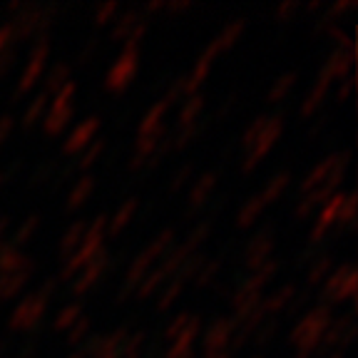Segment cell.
<instances>
[{
    "label": "cell",
    "mask_w": 358,
    "mask_h": 358,
    "mask_svg": "<svg viewBox=\"0 0 358 358\" xmlns=\"http://www.w3.org/2000/svg\"><path fill=\"white\" fill-rule=\"evenodd\" d=\"M0 351H3V341H0Z\"/></svg>",
    "instance_id": "obj_63"
},
{
    "label": "cell",
    "mask_w": 358,
    "mask_h": 358,
    "mask_svg": "<svg viewBox=\"0 0 358 358\" xmlns=\"http://www.w3.org/2000/svg\"><path fill=\"white\" fill-rule=\"evenodd\" d=\"M192 174H194V164H192V162L182 164V167H179V172H174L172 182H169V192H179V189H182Z\"/></svg>",
    "instance_id": "obj_44"
},
{
    "label": "cell",
    "mask_w": 358,
    "mask_h": 358,
    "mask_svg": "<svg viewBox=\"0 0 358 358\" xmlns=\"http://www.w3.org/2000/svg\"><path fill=\"white\" fill-rule=\"evenodd\" d=\"M236 326L231 324V319H217L209 331L204 334V358H217L219 353H227L229 348V341H231V334H234Z\"/></svg>",
    "instance_id": "obj_8"
},
{
    "label": "cell",
    "mask_w": 358,
    "mask_h": 358,
    "mask_svg": "<svg viewBox=\"0 0 358 358\" xmlns=\"http://www.w3.org/2000/svg\"><path fill=\"white\" fill-rule=\"evenodd\" d=\"M182 289H185V284H179L177 279H172V284H169L167 289H164L162 294H159V301H157V311H167V308L172 306V303L179 299Z\"/></svg>",
    "instance_id": "obj_39"
},
{
    "label": "cell",
    "mask_w": 358,
    "mask_h": 358,
    "mask_svg": "<svg viewBox=\"0 0 358 358\" xmlns=\"http://www.w3.org/2000/svg\"><path fill=\"white\" fill-rule=\"evenodd\" d=\"M48 102H50V97L45 95V92H40V95L30 102L25 115H22V129H33L35 124H38V120L43 117L45 110H48Z\"/></svg>",
    "instance_id": "obj_29"
},
{
    "label": "cell",
    "mask_w": 358,
    "mask_h": 358,
    "mask_svg": "<svg viewBox=\"0 0 358 358\" xmlns=\"http://www.w3.org/2000/svg\"><path fill=\"white\" fill-rule=\"evenodd\" d=\"M214 187H217V172H207L194 187H192V192H189V214H194L196 209H201L204 204H207V199H209V194L214 192Z\"/></svg>",
    "instance_id": "obj_18"
},
{
    "label": "cell",
    "mask_w": 358,
    "mask_h": 358,
    "mask_svg": "<svg viewBox=\"0 0 358 358\" xmlns=\"http://www.w3.org/2000/svg\"><path fill=\"white\" fill-rule=\"evenodd\" d=\"M90 334V319L87 316H80L78 324L70 329V334H67V346H80V343H85V338H87Z\"/></svg>",
    "instance_id": "obj_40"
},
{
    "label": "cell",
    "mask_w": 358,
    "mask_h": 358,
    "mask_svg": "<svg viewBox=\"0 0 358 358\" xmlns=\"http://www.w3.org/2000/svg\"><path fill=\"white\" fill-rule=\"evenodd\" d=\"M164 281H167V276H164L162 271H159V268H152L150 274H147L145 279H142V284L137 286V299H140V301L150 299L152 294H155V291L164 284Z\"/></svg>",
    "instance_id": "obj_31"
},
{
    "label": "cell",
    "mask_w": 358,
    "mask_h": 358,
    "mask_svg": "<svg viewBox=\"0 0 358 358\" xmlns=\"http://www.w3.org/2000/svg\"><path fill=\"white\" fill-rule=\"evenodd\" d=\"M222 271V259H212V262H207L204 266L199 268V274L194 276V286L196 289H204V286H209L214 281V276Z\"/></svg>",
    "instance_id": "obj_35"
},
{
    "label": "cell",
    "mask_w": 358,
    "mask_h": 358,
    "mask_svg": "<svg viewBox=\"0 0 358 358\" xmlns=\"http://www.w3.org/2000/svg\"><path fill=\"white\" fill-rule=\"evenodd\" d=\"M351 8H353V0H341V3H334V6H331L329 15L336 17V15H341V13L351 10Z\"/></svg>",
    "instance_id": "obj_53"
},
{
    "label": "cell",
    "mask_w": 358,
    "mask_h": 358,
    "mask_svg": "<svg viewBox=\"0 0 358 358\" xmlns=\"http://www.w3.org/2000/svg\"><path fill=\"white\" fill-rule=\"evenodd\" d=\"M13 129H15V117H13V115H3V117H0V145L10 137Z\"/></svg>",
    "instance_id": "obj_47"
},
{
    "label": "cell",
    "mask_w": 358,
    "mask_h": 358,
    "mask_svg": "<svg viewBox=\"0 0 358 358\" xmlns=\"http://www.w3.org/2000/svg\"><path fill=\"white\" fill-rule=\"evenodd\" d=\"M294 13H299V3H294V0H289V3H281V6L276 8V20L289 22Z\"/></svg>",
    "instance_id": "obj_46"
},
{
    "label": "cell",
    "mask_w": 358,
    "mask_h": 358,
    "mask_svg": "<svg viewBox=\"0 0 358 358\" xmlns=\"http://www.w3.org/2000/svg\"><path fill=\"white\" fill-rule=\"evenodd\" d=\"M75 117V107H62V110H50L43 120L45 134H60Z\"/></svg>",
    "instance_id": "obj_22"
},
{
    "label": "cell",
    "mask_w": 358,
    "mask_h": 358,
    "mask_svg": "<svg viewBox=\"0 0 358 358\" xmlns=\"http://www.w3.org/2000/svg\"><path fill=\"white\" fill-rule=\"evenodd\" d=\"M329 87H331V80L326 78L324 73H319V78H316V85H313L311 92L306 95V100H303L301 107H299V115H301L303 120H308L313 115V112H316L321 105H324L326 95H329Z\"/></svg>",
    "instance_id": "obj_13"
},
{
    "label": "cell",
    "mask_w": 358,
    "mask_h": 358,
    "mask_svg": "<svg viewBox=\"0 0 358 358\" xmlns=\"http://www.w3.org/2000/svg\"><path fill=\"white\" fill-rule=\"evenodd\" d=\"M6 182H8V177H6V172H0V187H3V185H6Z\"/></svg>",
    "instance_id": "obj_59"
},
{
    "label": "cell",
    "mask_w": 358,
    "mask_h": 358,
    "mask_svg": "<svg viewBox=\"0 0 358 358\" xmlns=\"http://www.w3.org/2000/svg\"><path fill=\"white\" fill-rule=\"evenodd\" d=\"M110 268H112V259H110V254L102 249V252L78 274V279H75V284H73V294L75 296H85V294H87V291L92 289Z\"/></svg>",
    "instance_id": "obj_7"
},
{
    "label": "cell",
    "mask_w": 358,
    "mask_h": 358,
    "mask_svg": "<svg viewBox=\"0 0 358 358\" xmlns=\"http://www.w3.org/2000/svg\"><path fill=\"white\" fill-rule=\"evenodd\" d=\"M204 100H207V97L201 95V92H194L192 97H187L185 105H182V110H179L177 129L192 127V124L199 122V115H201V110H204Z\"/></svg>",
    "instance_id": "obj_20"
},
{
    "label": "cell",
    "mask_w": 358,
    "mask_h": 358,
    "mask_svg": "<svg viewBox=\"0 0 358 358\" xmlns=\"http://www.w3.org/2000/svg\"><path fill=\"white\" fill-rule=\"evenodd\" d=\"M329 120H331V112H324V115H321V117L311 124V129L306 132V140H313V137H316V134H319L321 129L326 127V122H329Z\"/></svg>",
    "instance_id": "obj_49"
},
{
    "label": "cell",
    "mask_w": 358,
    "mask_h": 358,
    "mask_svg": "<svg viewBox=\"0 0 358 358\" xmlns=\"http://www.w3.org/2000/svg\"><path fill=\"white\" fill-rule=\"evenodd\" d=\"M279 326H281L279 319L264 321V324L257 329V334L252 336V338H254V346H266V343L271 341V338H274L276 334H279Z\"/></svg>",
    "instance_id": "obj_38"
},
{
    "label": "cell",
    "mask_w": 358,
    "mask_h": 358,
    "mask_svg": "<svg viewBox=\"0 0 358 358\" xmlns=\"http://www.w3.org/2000/svg\"><path fill=\"white\" fill-rule=\"evenodd\" d=\"M351 65H353V48L346 50V48H336L329 57H326L324 67H321V73L334 83V80H346L348 73H351Z\"/></svg>",
    "instance_id": "obj_11"
},
{
    "label": "cell",
    "mask_w": 358,
    "mask_h": 358,
    "mask_svg": "<svg viewBox=\"0 0 358 358\" xmlns=\"http://www.w3.org/2000/svg\"><path fill=\"white\" fill-rule=\"evenodd\" d=\"M55 169H57V164H55V162H45V164H40V167L33 172V177H30L28 189H38V187H40V185H45L48 179H52Z\"/></svg>",
    "instance_id": "obj_41"
},
{
    "label": "cell",
    "mask_w": 358,
    "mask_h": 358,
    "mask_svg": "<svg viewBox=\"0 0 358 358\" xmlns=\"http://www.w3.org/2000/svg\"><path fill=\"white\" fill-rule=\"evenodd\" d=\"M48 55H50V45H33V52H30V60L22 70L20 80L15 85V92H13V100L10 102H17L25 92L38 85V80L43 78V70H45V62H48Z\"/></svg>",
    "instance_id": "obj_6"
},
{
    "label": "cell",
    "mask_w": 358,
    "mask_h": 358,
    "mask_svg": "<svg viewBox=\"0 0 358 358\" xmlns=\"http://www.w3.org/2000/svg\"><path fill=\"white\" fill-rule=\"evenodd\" d=\"M145 13H162L164 10V0H157V3H147L145 8H142Z\"/></svg>",
    "instance_id": "obj_56"
},
{
    "label": "cell",
    "mask_w": 358,
    "mask_h": 358,
    "mask_svg": "<svg viewBox=\"0 0 358 358\" xmlns=\"http://www.w3.org/2000/svg\"><path fill=\"white\" fill-rule=\"evenodd\" d=\"M271 252H274V231H271V227H264V229L249 241V246H246V252H244L246 268H249V271H257L259 266H264V264L271 259Z\"/></svg>",
    "instance_id": "obj_9"
},
{
    "label": "cell",
    "mask_w": 358,
    "mask_h": 358,
    "mask_svg": "<svg viewBox=\"0 0 358 358\" xmlns=\"http://www.w3.org/2000/svg\"><path fill=\"white\" fill-rule=\"evenodd\" d=\"M189 319H192V313H179V316H174L172 324H169L167 329H164V338H167V341L172 343L174 338H177V336L187 329V324H189Z\"/></svg>",
    "instance_id": "obj_43"
},
{
    "label": "cell",
    "mask_w": 358,
    "mask_h": 358,
    "mask_svg": "<svg viewBox=\"0 0 358 358\" xmlns=\"http://www.w3.org/2000/svg\"><path fill=\"white\" fill-rule=\"evenodd\" d=\"M164 10H167V13H185V10H189V3H187V0H174V3H164Z\"/></svg>",
    "instance_id": "obj_54"
},
{
    "label": "cell",
    "mask_w": 358,
    "mask_h": 358,
    "mask_svg": "<svg viewBox=\"0 0 358 358\" xmlns=\"http://www.w3.org/2000/svg\"><path fill=\"white\" fill-rule=\"evenodd\" d=\"M8 48H13V43H10V25H3L0 28V52H6ZM17 50V48H15Z\"/></svg>",
    "instance_id": "obj_52"
},
{
    "label": "cell",
    "mask_w": 358,
    "mask_h": 358,
    "mask_svg": "<svg viewBox=\"0 0 358 358\" xmlns=\"http://www.w3.org/2000/svg\"><path fill=\"white\" fill-rule=\"evenodd\" d=\"M13 62H15V48H8L6 52H0V78L8 75V70L13 67Z\"/></svg>",
    "instance_id": "obj_48"
},
{
    "label": "cell",
    "mask_w": 358,
    "mask_h": 358,
    "mask_svg": "<svg viewBox=\"0 0 358 358\" xmlns=\"http://www.w3.org/2000/svg\"><path fill=\"white\" fill-rule=\"evenodd\" d=\"M137 207H140V201H137V196H132V199H127L122 204V207L115 212V217L107 222V231H110V236H117L120 231L124 229L129 224V219L134 217V212H137Z\"/></svg>",
    "instance_id": "obj_21"
},
{
    "label": "cell",
    "mask_w": 358,
    "mask_h": 358,
    "mask_svg": "<svg viewBox=\"0 0 358 358\" xmlns=\"http://www.w3.org/2000/svg\"><path fill=\"white\" fill-rule=\"evenodd\" d=\"M137 70H140V55H137V48H122V55L115 60V65L110 67L107 73V90L112 92H122L134 78H137Z\"/></svg>",
    "instance_id": "obj_5"
},
{
    "label": "cell",
    "mask_w": 358,
    "mask_h": 358,
    "mask_svg": "<svg viewBox=\"0 0 358 358\" xmlns=\"http://www.w3.org/2000/svg\"><path fill=\"white\" fill-rule=\"evenodd\" d=\"M33 264V259L25 257L20 249L10 244H3L0 249V274H15V271H22V268H28Z\"/></svg>",
    "instance_id": "obj_17"
},
{
    "label": "cell",
    "mask_w": 358,
    "mask_h": 358,
    "mask_svg": "<svg viewBox=\"0 0 358 358\" xmlns=\"http://www.w3.org/2000/svg\"><path fill=\"white\" fill-rule=\"evenodd\" d=\"M209 262V257L207 254H201V252H196V254H192L189 259H187L182 266H179V271L174 274V279L179 281V284H187L189 279H194L196 274H199V268L204 266V264Z\"/></svg>",
    "instance_id": "obj_27"
},
{
    "label": "cell",
    "mask_w": 358,
    "mask_h": 358,
    "mask_svg": "<svg viewBox=\"0 0 358 358\" xmlns=\"http://www.w3.org/2000/svg\"><path fill=\"white\" fill-rule=\"evenodd\" d=\"M102 338H105V336H102ZM92 358H120V351H115V348H105L100 343V351H97Z\"/></svg>",
    "instance_id": "obj_55"
},
{
    "label": "cell",
    "mask_w": 358,
    "mask_h": 358,
    "mask_svg": "<svg viewBox=\"0 0 358 358\" xmlns=\"http://www.w3.org/2000/svg\"><path fill=\"white\" fill-rule=\"evenodd\" d=\"M70 358H83V356H80V353H75V356H70Z\"/></svg>",
    "instance_id": "obj_62"
},
{
    "label": "cell",
    "mask_w": 358,
    "mask_h": 358,
    "mask_svg": "<svg viewBox=\"0 0 358 358\" xmlns=\"http://www.w3.org/2000/svg\"><path fill=\"white\" fill-rule=\"evenodd\" d=\"M331 319H334L331 306L319 303V306L311 308V311H308L306 316H303V319L291 329L289 343L299 348L296 358H311L313 356V351H316V346H319V341H321V336H324V331L329 329Z\"/></svg>",
    "instance_id": "obj_1"
},
{
    "label": "cell",
    "mask_w": 358,
    "mask_h": 358,
    "mask_svg": "<svg viewBox=\"0 0 358 358\" xmlns=\"http://www.w3.org/2000/svg\"><path fill=\"white\" fill-rule=\"evenodd\" d=\"M142 20H147V17H142L140 8H129V10H124L122 15L117 17V22H115V28H112V33H110V40L112 43H124Z\"/></svg>",
    "instance_id": "obj_16"
},
{
    "label": "cell",
    "mask_w": 358,
    "mask_h": 358,
    "mask_svg": "<svg viewBox=\"0 0 358 358\" xmlns=\"http://www.w3.org/2000/svg\"><path fill=\"white\" fill-rule=\"evenodd\" d=\"M329 271H331V254H316V259H313L311 268H308V274H306L308 289H313V286H319L321 281H326Z\"/></svg>",
    "instance_id": "obj_26"
},
{
    "label": "cell",
    "mask_w": 358,
    "mask_h": 358,
    "mask_svg": "<svg viewBox=\"0 0 358 358\" xmlns=\"http://www.w3.org/2000/svg\"><path fill=\"white\" fill-rule=\"evenodd\" d=\"M92 189H95V179L90 177V174L80 177V179H78V185L73 187V192L67 194V209H78V207H83L85 201H87V196L92 194Z\"/></svg>",
    "instance_id": "obj_25"
},
{
    "label": "cell",
    "mask_w": 358,
    "mask_h": 358,
    "mask_svg": "<svg viewBox=\"0 0 358 358\" xmlns=\"http://www.w3.org/2000/svg\"><path fill=\"white\" fill-rule=\"evenodd\" d=\"M289 179H291L289 172H279L276 177H271V182H268L266 189H264V194H262L264 207H266V204H271V201H276L281 194H284L286 187H289Z\"/></svg>",
    "instance_id": "obj_30"
},
{
    "label": "cell",
    "mask_w": 358,
    "mask_h": 358,
    "mask_svg": "<svg viewBox=\"0 0 358 358\" xmlns=\"http://www.w3.org/2000/svg\"><path fill=\"white\" fill-rule=\"evenodd\" d=\"M341 90H338V92H336V100L338 102H346L348 100V95H351V90H353V80H351V75H348L346 80H341Z\"/></svg>",
    "instance_id": "obj_51"
},
{
    "label": "cell",
    "mask_w": 358,
    "mask_h": 358,
    "mask_svg": "<svg viewBox=\"0 0 358 358\" xmlns=\"http://www.w3.org/2000/svg\"><path fill=\"white\" fill-rule=\"evenodd\" d=\"M356 291H358L356 268H353V264H341L338 271L324 281V289H321L319 299H324L326 306H331V303H341V301L356 299Z\"/></svg>",
    "instance_id": "obj_2"
},
{
    "label": "cell",
    "mask_w": 358,
    "mask_h": 358,
    "mask_svg": "<svg viewBox=\"0 0 358 358\" xmlns=\"http://www.w3.org/2000/svg\"><path fill=\"white\" fill-rule=\"evenodd\" d=\"M80 316H83V303H78V301L67 303V306L55 316V324H52V326H55L57 331H60V329H73V326L78 324Z\"/></svg>",
    "instance_id": "obj_32"
},
{
    "label": "cell",
    "mask_w": 358,
    "mask_h": 358,
    "mask_svg": "<svg viewBox=\"0 0 358 358\" xmlns=\"http://www.w3.org/2000/svg\"><path fill=\"white\" fill-rule=\"evenodd\" d=\"M294 85H296V73H286V75H281V78L274 83V87H271V92H268V102H279V100H284V97L291 92V87H294Z\"/></svg>",
    "instance_id": "obj_34"
},
{
    "label": "cell",
    "mask_w": 358,
    "mask_h": 358,
    "mask_svg": "<svg viewBox=\"0 0 358 358\" xmlns=\"http://www.w3.org/2000/svg\"><path fill=\"white\" fill-rule=\"evenodd\" d=\"M50 299L43 296V294H30L25 296L15 308H13L10 319H8V329L13 331H35L40 326L45 316V308H48Z\"/></svg>",
    "instance_id": "obj_3"
},
{
    "label": "cell",
    "mask_w": 358,
    "mask_h": 358,
    "mask_svg": "<svg viewBox=\"0 0 358 358\" xmlns=\"http://www.w3.org/2000/svg\"><path fill=\"white\" fill-rule=\"evenodd\" d=\"M281 132H284V115H274V117H268L266 127H264V132L257 137V142L252 145V150L246 152L244 157V172H252L254 167H257L259 162H262L264 157L271 152V147L279 142Z\"/></svg>",
    "instance_id": "obj_4"
},
{
    "label": "cell",
    "mask_w": 358,
    "mask_h": 358,
    "mask_svg": "<svg viewBox=\"0 0 358 358\" xmlns=\"http://www.w3.org/2000/svg\"><path fill=\"white\" fill-rule=\"evenodd\" d=\"M95 50H97V38H90L87 45H85V50L78 55V65H85V62H87L90 57L95 55Z\"/></svg>",
    "instance_id": "obj_50"
},
{
    "label": "cell",
    "mask_w": 358,
    "mask_h": 358,
    "mask_svg": "<svg viewBox=\"0 0 358 358\" xmlns=\"http://www.w3.org/2000/svg\"><path fill=\"white\" fill-rule=\"evenodd\" d=\"M120 10V6L117 3H105L102 8H97V13H95V25H107V22L112 20V15Z\"/></svg>",
    "instance_id": "obj_45"
},
{
    "label": "cell",
    "mask_w": 358,
    "mask_h": 358,
    "mask_svg": "<svg viewBox=\"0 0 358 358\" xmlns=\"http://www.w3.org/2000/svg\"><path fill=\"white\" fill-rule=\"evenodd\" d=\"M22 358H28V356H22Z\"/></svg>",
    "instance_id": "obj_64"
},
{
    "label": "cell",
    "mask_w": 358,
    "mask_h": 358,
    "mask_svg": "<svg viewBox=\"0 0 358 358\" xmlns=\"http://www.w3.org/2000/svg\"><path fill=\"white\" fill-rule=\"evenodd\" d=\"M294 294H296V286H281L279 291H274L271 296H264L262 299V311L266 313V319L268 316H276L279 311H284L286 306H289V301L294 299Z\"/></svg>",
    "instance_id": "obj_19"
},
{
    "label": "cell",
    "mask_w": 358,
    "mask_h": 358,
    "mask_svg": "<svg viewBox=\"0 0 358 358\" xmlns=\"http://www.w3.org/2000/svg\"><path fill=\"white\" fill-rule=\"evenodd\" d=\"M329 358H343V351H336V353H331Z\"/></svg>",
    "instance_id": "obj_60"
},
{
    "label": "cell",
    "mask_w": 358,
    "mask_h": 358,
    "mask_svg": "<svg viewBox=\"0 0 358 358\" xmlns=\"http://www.w3.org/2000/svg\"><path fill=\"white\" fill-rule=\"evenodd\" d=\"M75 90H78V85L70 80V83L65 85V87L60 90V92H55V100H52L50 110H62V107H73V97H75Z\"/></svg>",
    "instance_id": "obj_42"
},
{
    "label": "cell",
    "mask_w": 358,
    "mask_h": 358,
    "mask_svg": "<svg viewBox=\"0 0 358 358\" xmlns=\"http://www.w3.org/2000/svg\"><path fill=\"white\" fill-rule=\"evenodd\" d=\"M321 8H324V3H321V0H313V3H308L306 6V10H321Z\"/></svg>",
    "instance_id": "obj_58"
},
{
    "label": "cell",
    "mask_w": 358,
    "mask_h": 358,
    "mask_svg": "<svg viewBox=\"0 0 358 358\" xmlns=\"http://www.w3.org/2000/svg\"><path fill=\"white\" fill-rule=\"evenodd\" d=\"M100 124H102L100 117H90L87 122L80 124V127L65 140V145H62V155L70 157V155H78V152H83L90 142L95 140V134L100 132Z\"/></svg>",
    "instance_id": "obj_10"
},
{
    "label": "cell",
    "mask_w": 358,
    "mask_h": 358,
    "mask_svg": "<svg viewBox=\"0 0 358 358\" xmlns=\"http://www.w3.org/2000/svg\"><path fill=\"white\" fill-rule=\"evenodd\" d=\"M266 122H268V117L266 115H259L257 120H254L249 127H246V132L241 134V147H244V152H249L252 150V145L257 142V137L264 132V127H266Z\"/></svg>",
    "instance_id": "obj_37"
},
{
    "label": "cell",
    "mask_w": 358,
    "mask_h": 358,
    "mask_svg": "<svg viewBox=\"0 0 358 358\" xmlns=\"http://www.w3.org/2000/svg\"><path fill=\"white\" fill-rule=\"evenodd\" d=\"M70 83V67L65 65V62H57V65L50 67V73L45 75V87L43 92L48 97L55 95V92H60L65 85Z\"/></svg>",
    "instance_id": "obj_23"
},
{
    "label": "cell",
    "mask_w": 358,
    "mask_h": 358,
    "mask_svg": "<svg viewBox=\"0 0 358 358\" xmlns=\"http://www.w3.org/2000/svg\"><path fill=\"white\" fill-rule=\"evenodd\" d=\"M217 358H231V356H229V353H219Z\"/></svg>",
    "instance_id": "obj_61"
},
{
    "label": "cell",
    "mask_w": 358,
    "mask_h": 358,
    "mask_svg": "<svg viewBox=\"0 0 358 358\" xmlns=\"http://www.w3.org/2000/svg\"><path fill=\"white\" fill-rule=\"evenodd\" d=\"M169 105L167 100H159L155 102V105L150 107V112L145 115V120L140 122V129H137V134H150L155 132V129H159L164 124V115H167Z\"/></svg>",
    "instance_id": "obj_24"
},
{
    "label": "cell",
    "mask_w": 358,
    "mask_h": 358,
    "mask_svg": "<svg viewBox=\"0 0 358 358\" xmlns=\"http://www.w3.org/2000/svg\"><path fill=\"white\" fill-rule=\"evenodd\" d=\"M105 152V140H92L87 145V150L80 155V159H78V169H87V167H92V164L100 159V155Z\"/></svg>",
    "instance_id": "obj_36"
},
{
    "label": "cell",
    "mask_w": 358,
    "mask_h": 358,
    "mask_svg": "<svg viewBox=\"0 0 358 358\" xmlns=\"http://www.w3.org/2000/svg\"><path fill=\"white\" fill-rule=\"evenodd\" d=\"M262 214H264L262 196H252V199H249L244 207H241L239 217H236V227H239V229H246V227H252V224L257 222Z\"/></svg>",
    "instance_id": "obj_28"
},
{
    "label": "cell",
    "mask_w": 358,
    "mask_h": 358,
    "mask_svg": "<svg viewBox=\"0 0 358 358\" xmlns=\"http://www.w3.org/2000/svg\"><path fill=\"white\" fill-rule=\"evenodd\" d=\"M35 274V262L30 264L28 268H22V271H15V274H0V303L8 301V299H15L28 281L33 279Z\"/></svg>",
    "instance_id": "obj_12"
},
{
    "label": "cell",
    "mask_w": 358,
    "mask_h": 358,
    "mask_svg": "<svg viewBox=\"0 0 358 358\" xmlns=\"http://www.w3.org/2000/svg\"><path fill=\"white\" fill-rule=\"evenodd\" d=\"M85 231H87V222H83V219H78V222H73L67 227V231L60 239V249H57V257H60L62 262H67V259L80 249V244H83V239H85Z\"/></svg>",
    "instance_id": "obj_14"
},
{
    "label": "cell",
    "mask_w": 358,
    "mask_h": 358,
    "mask_svg": "<svg viewBox=\"0 0 358 358\" xmlns=\"http://www.w3.org/2000/svg\"><path fill=\"white\" fill-rule=\"evenodd\" d=\"M40 227V214H30L25 222H22V227L15 231V236H13L10 246H15V249H20V244H28L30 239H33V234L38 231Z\"/></svg>",
    "instance_id": "obj_33"
},
{
    "label": "cell",
    "mask_w": 358,
    "mask_h": 358,
    "mask_svg": "<svg viewBox=\"0 0 358 358\" xmlns=\"http://www.w3.org/2000/svg\"><path fill=\"white\" fill-rule=\"evenodd\" d=\"M8 224H10V219H8V217H0V249H3V244H6Z\"/></svg>",
    "instance_id": "obj_57"
},
{
    "label": "cell",
    "mask_w": 358,
    "mask_h": 358,
    "mask_svg": "<svg viewBox=\"0 0 358 358\" xmlns=\"http://www.w3.org/2000/svg\"><path fill=\"white\" fill-rule=\"evenodd\" d=\"M244 28H246L244 20L229 22V25H227V28L222 30V35H217V38H214V43L207 48V52L214 57V60H217V57L222 55V52H227V50H231V48H234L236 40H239L241 33H244Z\"/></svg>",
    "instance_id": "obj_15"
}]
</instances>
